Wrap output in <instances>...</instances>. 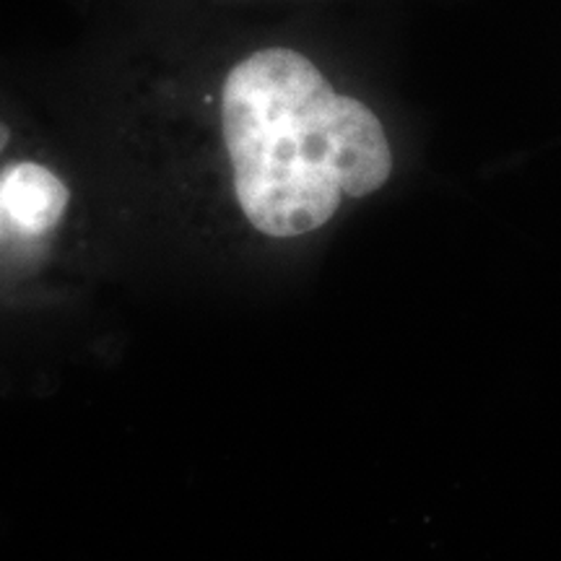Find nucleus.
<instances>
[{"label": "nucleus", "mask_w": 561, "mask_h": 561, "mask_svg": "<svg viewBox=\"0 0 561 561\" xmlns=\"http://www.w3.org/2000/svg\"><path fill=\"white\" fill-rule=\"evenodd\" d=\"M221 123L237 201L263 234L320 229L343 198L375 193L390 178V144L375 112L335 94L305 55L286 47L231 68Z\"/></svg>", "instance_id": "1"}, {"label": "nucleus", "mask_w": 561, "mask_h": 561, "mask_svg": "<svg viewBox=\"0 0 561 561\" xmlns=\"http://www.w3.org/2000/svg\"><path fill=\"white\" fill-rule=\"evenodd\" d=\"M66 206L68 187L45 167L24 161L0 174V214L19 234L39 237L55 229Z\"/></svg>", "instance_id": "2"}, {"label": "nucleus", "mask_w": 561, "mask_h": 561, "mask_svg": "<svg viewBox=\"0 0 561 561\" xmlns=\"http://www.w3.org/2000/svg\"><path fill=\"white\" fill-rule=\"evenodd\" d=\"M5 144H9V130H5V125H0V151H3Z\"/></svg>", "instance_id": "3"}, {"label": "nucleus", "mask_w": 561, "mask_h": 561, "mask_svg": "<svg viewBox=\"0 0 561 561\" xmlns=\"http://www.w3.org/2000/svg\"><path fill=\"white\" fill-rule=\"evenodd\" d=\"M0 221H3V214H0Z\"/></svg>", "instance_id": "4"}]
</instances>
